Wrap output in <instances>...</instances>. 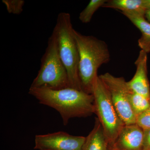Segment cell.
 <instances>
[{
    "mask_svg": "<svg viewBox=\"0 0 150 150\" xmlns=\"http://www.w3.org/2000/svg\"><path fill=\"white\" fill-rule=\"evenodd\" d=\"M28 93L39 103L54 108L60 113L64 126L71 118L85 117L95 113L92 94L71 88L59 90L30 88Z\"/></svg>",
    "mask_w": 150,
    "mask_h": 150,
    "instance_id": "1",
    "label": "cell"
},
{
    "mask_svg": "<svg viewBox=\"0 0 150 150\" xmlns=\"http://www.w3.org/2000/svg\"><path fill=\"white\" fill-rule=\"evenodd\" d=\"M74 34L79 55L81 88L86 93L92 94L94 81L98 76V70L110 61V51L106 42L95 36L83 35L75 29Z\"/></svg>",
    "mask_w": 150,
    "mask_h": 150,
    "instance_id": "2",
    "label": "cell"
},
{
    "mask_svg": "<svg viewBox=\"0 0 150 150\" xmlns=\"http://www.w3.org/2000/svg\"><path fill=\"white\" fill-rule=\"evenodd\" d=\"M54 30L57 35L59 55L68 73L70 87L82 91L79 76V55L70 13H60Z\"/></svg>",
    "mask_w": 150,
    "mask_h": 150,
    "instance_id": "3",
    "label": "cell"
},
{
    "mask_svg": "<svg viewBox=\"0 0 150 150\" xmlns=\"http://www.w3.org/2000/svg\"><path fill=\"white\" fill-rule=\"evenodd\" d=\"M59 90L70 87L68 73L59 55L56 33L53 30L48 38L40 69L30 87Z\"/></svg>",
    "mask_w": 150,
    "mask_h": 150,
    "instance_id": "4",
    "label": "cell"
},
{
    "mask_svg": "<svg viewBox=\"0 0 150 150\" xmlns=\"http://www.w3.org/2000/svg\"><path fill=\"white\" fill-rule=\"evenodd\" d=\"M95 113L109 141L115 144L118 134L125 124L121 120L112 103L110 94L99 76L93 84Z\"/></svg>",
    "mask_w": 150,
    "mask_h": 150,
    "instance_id": "5",
    "label": "cell"
},
{
    "mask_svg": "<svg viewBox=\"0 0 150 150\" xmlns=\"http://www.w3.org/2000/svg\"><path fill=\"white\" fill-rule=\"evenodd\" d=\"M110 94L118 115L125 125L135 124L137 116L132 109L129 95L132 91L123 77H115L109 73L99 76Z\"/></svg>",
    "mask_w": 150,
    "mask_h": 150,
    "instance_id": "6",
    "label": "cell"
},
{
    "mask_svg": "<svg viewBox=\"0 0 150 150\" xmlns=\"http://www.w3.org/2000/svg\"><path fill=\"white\" fill-rule=\"evenodd\" d=\"M86 137L70 135L66 132L36 135L35 149L38 150H82Z\"/></svg>",
    "mask_w": 150,
    "mask_h": 150,
    "instance_id": "7",
    "label": "cell"
},
{
    "mask_svg": "<svg viewBox=\"0 0 150 150\" xmlns=\"http://www.w3.org/2000/svg\"><path fill=\"white\" fill-rule=\"evenodd\" d=\"M147 53L141 50L135 64L136 73L128 85L132 91L150 97V86L148 77Z\"/></svg>",
    "mask_w": 150,
    "mask_h": 150,
    "instance_id": "8",
    "label": "cell"
},
{
    "mask_svg": "<svg viewBox=\"0 0 150 150\" xmlns=\"http://www.w3.org/2000/svg\"><path fill=\"white\" fill-rule=\"evenodd\" d=\"M144 130L137 123L125 125L114 144L120 150H142Z\"/></svg>",
    "mask_w": 150,
    "mask_h": 150,
    "instance_id": "9",
    "label": "cell"
},
{
    "mask_svg": "<svg viewBox=\"0 0 150 150\" xmlns=\"http://www.w3.org/2000/svg\"><path fill=\"white\" fill-rule=\"evenodd\" d=\"M109 144L101 123L96 117L93 129L86 137L82 150H108Z\"/></svg>",
    "mask_w": 150,
    "mask_h": 150,
    "instance_id": "10",
    "label": "cell"
},
{
    "mask_svg": "<svg viewBox=\"0 0 150 150\" xmlns=\"http://www.w3.org/2000/svg\"><path fill=\"white\" fill-rule=\"evenodd\" d=\"M141 31L142 36L138 40V46L141 50L150 52V23L144 16L137 14L122 13Z\"/></svg>",
    "mask_w": 150,
    "mask_h": 150,
    "instance_id": "11",
    "label": "cell"
},
{
    "mask_svg": "<svg viewBox=\"0 0 150 150\" xmlns=\"http://www.w3.org/2000/svg\"><path fill=\"white\" fill-rule=\"evenodd\" d=\"M102 7L118 10L122 13L137 14L144 16L147 11L145 0H108Z\"/></svg>",
    "mask_w": 150,
    "mask_h": 150,
    "instance_id": "12",
    "label": "cell"
},
{
    "mask_svg": "<svg viewBox=\"0 0 150 150\" xmlns=\"http://www.w3.org/2000/svg\"><path fill=\"white\" fill-rule=\"evenodd\" d=\"M129 100L132 109L137 117L150 107V97L144 96L133 91L130 94Z\"/></svg>",
    "mask_w": 150,
    "mask_h": 150,
    "instance_id": "13",
    "label": "cell"
},
{
    "mask_svg": "<svg viewBox=\"0 0 150 150\" xmlns=\"http://www.w3.org/2000/svg\"><path fill=\"white\" fill-rule=\"evenodd\" d=\"M106 1L107 0H91L80 13L79 19L83 23L90 22L94 14L100 8L102 7Z\"/></svg>",
    "mask_w": 150,
    "mask_h": 150,
    "instance_id": "14",
    "label": "cell"
},
{
    "mask_svg": "<svg viewBox=\"0 0 150 150\" xmlns=\"http://www.w3.org/2000/svg\"><path fill=\"white\" fill-rule=\"evenodd\" d=\"M8 12L10 14L19 15L23 11L25 2L23 0H2Z\"/></svg>",
    "mask_w": 150,
    "mask_h": 150,
    "instance_id": "15",
    "label": "cell"
},
{
    "mask_svg": "<svg viewBox=\"0 0 150 150\" xmlns=\"http://www.w3.org/2000/svg\"><path fill=\"white\" fill-rule=\"evenodd\" d=\"M136 123L144 130L150 129V107L137 116Z\"/></svg>",
    "mask_w": 150,
    "mask_h": 150,
    "instance_id": "16",
    "label": "cell"
},
{
    "mask_svg": "<svg viewBox=\"0 0 150 150\" xmlns=\"http://www.w3.org/2000/svg\"><path fill=\"white\" fill-rule=\"evenodd\" d=\"M142 150H150V129L144 130V139Z\"/></svg>",
    "mask_w": 150,
    "mask_h": 150,
    "instance_id": "17",
    "label": "cell"
},
{
    "mask_svg": "<svg viewBox=\"0 0 150 150\" xmlns=\"http://www.w3.org/2000/svg\"><path fill=\"white\" fill-rule=\"evenodd\" d=\"M108 150H120L118 149L114 144H109Z\"/></svg>",
    "mask_w": 150,
    "mask_h": 150,
    "instance_id": "18",
    "label": "cell"
},
{
    "mask_svg": "<svg viewBox=\"0 0 150 150\" xmlns=\"http://www.w3.org/2000/svg\"><path fill=\"white\" fill-rule=\"evenodd\" d=\"M145 18L150 23V9L147 11L145 15Z\"/></svg>",
    "mask_w": 150,
    "mask_h": 150,
    "instance_id": "19",
    "label": "cell"
},
{
    "mask_svg": "<svg viewBox=\"0 0 150 150\" xmlns=\"http://www.w3.org/2000/svg\"><path fill=\"white\" fill-rule=\"evenodd\" d=\"M146 7L147 11L150 9V0H145Z\"/></svg>",
    "mask_w": 150,
    "mask_h": 150,
    "instance_id": "20",
    "label": "cell"
}]
</instances>
